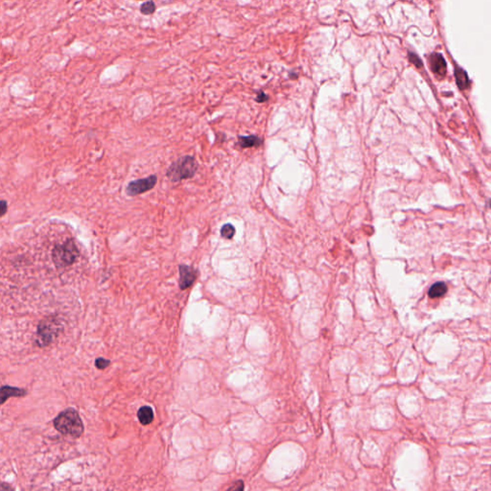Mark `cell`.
Segmentation results:
<instances>
[{
  "label": "cell",
  "instance_id": "cell-9",
  "mask_svg": "<svg viewBox=\"0 0 491 491\" xmlns=\"http://www.w3.org/2000/svg\"><path fill=\"white\" fill-rule=\"evenodd\" d=\"M455 77H456V82L460 89L464 90L466 89L469 86V79L466 71L463 69L462 67H456L455 69Z\"/></svg>",
  "mask_w": 491,
  "mask_h": 491
},
{
  "label": "cell",
  "instance_id": "cell-14",
  "mask_svg": "<svg viewBox=\"0 0 491 491\" xmlns=\"http://www.w3.org/2000/svg\"><path fill=\"white\" fill-rule=\"evenodd\" d=\"M408 57H409V61H410L412 64H413L415 67H417V68H421V67L423 66V64H422L421 60L419 59V57H418L416 54L412 53V52H409Z\"/></svg>",
  "mask_w": 491,
  "mask_h": 491
},
{
  "label": "cell",
  "instance_id": "cell-18",
  "mask_svg": "<svg viewBox=\"0 0 491 491\" xmlns=\"http://www.w3.org/2000/svg\"><path fill=\"white\" fill-rule=\"evenodd\" d=\"M8 210V205L5 201H0V217L4 216Z\"/></svg>",
  "mask_w": 491,
  "mask_h": 491
},
{
  "label": "cell",
  "instance_id": "cell-4",
  "mask_svg": "<svg viewBox=\"0 0 491 491\" xmlns=\"http://www.w3.org/2000/svg\"><path fill=\"white\" fill-rule=\"evenodd\" d=\"M156 182H157V178L155 175H151L144 179H138L132 181L127 185L126 193L130 197L143 194L152 190L155 186Z\"/></svg>",
  "mask_w": 491,
  "mask_h": 491
},
{
  "label": "cell",
  "instance_id": "cell-1",
  "mask_svg": "<svg viewBox=\"0 0 491 491\" xmlns=\"http://www.w3.org/2000/svg\"><path fill=\"white\" fill-rule=\"evenodd\" d=\"M53 424L55 429L61 434L75 439L80 438L85 430L79 413L73 408H68L60 413L54 419Z\"/></svg>",
  "mask_w": 491,
  "mask_h": 491
},
{
  "label": "cell",
  "instance_id": "cell-10",
  "mask_svg": "<svg viewBox=\"0 0 491 491\" xmlns=\"http://www.w3.org/2000/svg\"><path fill=\"white\" fill-rule=\"evenodd\" d=\"M137 416L142 425H148L154 420L153 409L148 406L141 407L137 413Z\"/></svg>",
  "mask_w": 491,
  "mask_h": 491
},
{
  "label": "cell",
  "instance_id": "cell-13",
  "mask_svg": "<svg viewBox=\"0 0 491 491\" xmlns=\"http://www.w3.org/2000/svg\"><path fill=\"white\" fill-rule=\"evenodd\" d=\"M235 228L232 224H225L221 229V235L225 239H233L234 237Z\"/></svg>",
  "mask_w": 491,
  "mask_h": 491
},
{
  "label": "cell",
  "instance_id": "cell-12",
  "mask_svg": "<svg viewBox=\"0 0 491 491\" xmlns=\"http://www.w3.org/2000/svg\"><path fill=\"white\" fill-rule=\"evenodd\" d=\"M140 12L141 14H143L144 16H150V15H153L155 12V4L154 1L152 0H149V1H146L144 2L141 6H140Z\"/></svg>",
  "mask_w": 491,
  "mask_h": 491
},
{
  "label": "cell",
  "instance_id": "cell-5",
  "mask_svg": "<svg viewBox=\"0 0 491 491\" xmlns=\"http://www.w3.org/2000/svg\"><path fill=\"white\" fill-rule=\"evenodd\" d=\"M179 272H180V281H179L180 288L181 290H185L190 286H192L193 283L197 278V272L192 267L187 265H180Z\"/></svg>",
  "mask_w": 491,
  "mask_h": 491
},
{
  "label": "cell",
  "instance_id": "cell-15",
  "mask_svg": "<svg viewBox=\"0 0 491 491\" xmlns=\"http://www.w3.org/2000/svg\"><path fill=\"white\" fill-rule=\"evenodd\" d=\"M109 364H110V361L107 360V359H104V358H98L95 361V365L99 369H105Z\"/></svg>",
  "mask_w": 491,
  "mask_h": 491
},
{
  "label": "cell",
  "instance_id": "cell-16",
  "mask_svg": "<svg viewBox=\"0 0 491 491\" xmlns=\"http://www.w3.org/2000/svg\"><path fill=\"white\" fill-rule=\"evenodd\" d=\"M268 99H269V96H268V95H267L264 91L259 90V91L257 92V99H256V101L258 102V103H264V102L268 101Z\"/></svg>",
  "mask_w": 491,
  "mask_h": 491
},
{
  "label": "cell",
  "instance_id": "cell-8",
  "mask_svg": "<svg viewBox=\"0 0 491 491\" xmlns=\"http://www.w3.org/2000/svg\"><path fill=\"white\" fill-rule=\"evenodd\" d=\"M261 144H262V139L255 134L238 137V145L243 149L259 147Z\"/></svg>",
  "mask_w": 491,
  "mask_h": 491
},
{
  "label": "cell",
  "instance_id": "cell-6",
  "mask_svg": "<svg viewBox=\"0 0 491 491\" xmlns=\"http://www.w3.org/2000/svg\"><path fill=\"white\" fill-rule=\"evenodd\" d=\"M429 66L436 75L440 77H444L446 75L447 64L440 53H433L429 57Z\"/></svg>",
  "mask_w": 491,
  "mask_h": 491
},
{
  "label": "cell",
  "instance_id": "cell-7",
  "mask_svg": "<svg viewBox=\"0 0 491 491\" xmlns=\"http://www.w3.org/2000/svg\"><path fill=\"white\" fill-rule=\"evenodd\" d=\"M27 394V390L17 387L2 386L0 388V405L4 404L11 397H23Z\"/></svg>",
  "mask_w": 491,
  "mask_h": 491
},
{
  "label": "cell",
  "instance_id": "cell-3",
  "mask_svg": "<svg viewBox=\"0 0 491 491\" xmlns=\"http://www.w3.org/2000/svg\"><path fill=\"white\" fill-rule=\"evenodd\" d=\"M63 329L62 322L57 317H47L40 321L37 330L36 343L40 347L50 345Z\"/></svg>",
  "mask_w": 491,
  "mask_h": 491
},
{
  "label": "cell",
  "instance_id": "cell-11",
  "mask_svg": "<svg viewBox=\"0 0 491 491\" xmlns=\"http://www.w3.org/2000/svg\"><path fill=\"white\" fill-rule=\"evenodd\" d=\"M447 292V286L444 282L435 283L429 290V296L432 299L440 298Z\"/></svg>",
  "mask_w": 491,
  "mask_h": 491
},
{
  "label": "cell",
  "instance_id": "cell-17",
  "mask_svg": "<svg viewBox=\"0 0 491 491\" xmlns=\"http://www.w3.org/2000/svg\"><path fill=\"white\" fill-rule=\"evenodd\" d=\"M244 490V483L239 481L233 484L231 488H229V491H243Z\"/></svg>",
  "mask_w": 491,
  "mask_h": 491
},
{
  "label": "cell",
  "instance_id": "cell-2",
  "mask_svg": "<svg viewBox=\"0 0 491 491\" xmlns=\"http://www.w3.org/2000/svg\"><path fill=\"white\" fill-rule=\"evenodd\" d=\"M199 165L192 155H184L173 162L167 169V177L172 181H181L191 179L198 171Z\"/></svg>",
  "mask_w": 491,
  "mask_h": 491
}]
</instances>
